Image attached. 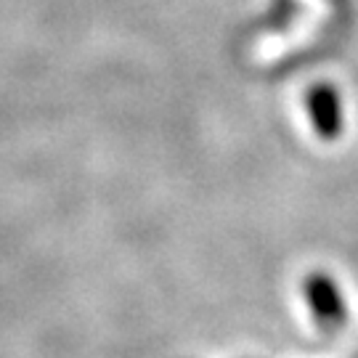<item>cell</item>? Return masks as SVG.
Segmentation results:
<instances>
[{
	"label": "cell",
	"instance_id": "2",
	"mask_svg": "<svg viewBox=\"0 0 358 358\" xmlns=\"http://www.w3.org/2000/svg\"><path fill=\"white\" fill-rule=\"evenodd\" d=\"M308 112L310 120L324 138H337L343 128V112H340V99L337 90L329 85H316L308 93Z\"/></svg>",
	"mask_w": 358,
	"mask_h": 358
},
{
	"label": "cell",
	"instance_id": "1",
	"mask_svg": "<svg viewBox=\"0 0 358 358\" xmlns=\"http://www.w3.org/2000/svg\"><path fill=\"white\" fill-rule=\"evenodd\" d=\"M306 297L321 329L329 332V329H337V327L345 321V308H343L340 292H337V287H334V282L327 273H313V276H308Z\"/></svg>",
	"mask_w": 358,
	"mask_h": 358
}]
</instances>
